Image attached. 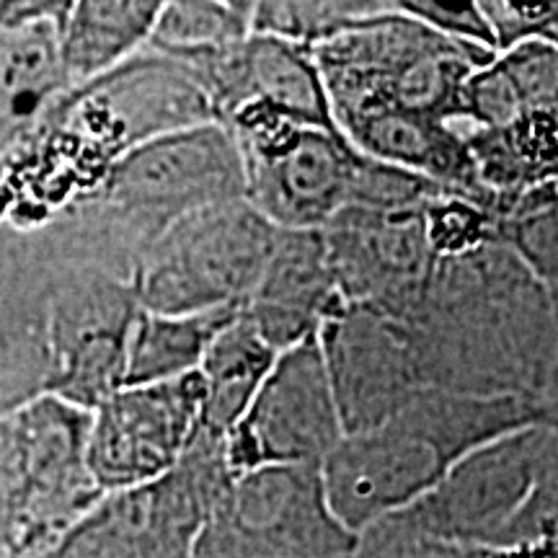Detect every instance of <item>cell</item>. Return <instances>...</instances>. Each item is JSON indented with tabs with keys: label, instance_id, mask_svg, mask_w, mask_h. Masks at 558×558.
<instances>
[{
	"label": "cell",
	"instance_id": "obj_1",
	"mask_svg": "<svg viewBox=\"0 0 558 558\" xmlns=\"http://www.w3.org/2000/svg\"><path fill=\"white\" fill-rule=\"evenodd\" d=\"M218 122L184 62L140 52L104 78L73 88L0 160V222L39 230L90 205L124 156L169 132Z\"/></svg>",
	"mask_w": 558,
	"mask_h": 558
},
{
	"label": "cell",
	"instance_id": "obj_2",
	"mask_svg": "<svg viewBox=\"0 0 558 558\" xmlns=\"http://www.w3.org/2000/svg\"><path fill=\"white\" fill-rule=\"evenodd\" d=\"M407 320L429 388L546 407L558 344L554 300L501 241L439 259Z\"/></svg>",
	"mask_w": 558,
	"mask_h": 558
},
{
	"label": "cell",
	"instance_id": "obj_3",
	"mask_svg": "<svg viewBox=\"0 0 558 558\" xmlns=\"http://www.w3.org/2000/svg\"><path fill=\"white\" fill-rule=\"evenodd\" d=\"M535 424H554L535 401L427 388L388 422L341 439L324 463L326 497L360 535L422 501L473 450Z\"/></svg>",
	"mask_w": 558,
	"mask_h": 558
},
{
	"label": "cell",
	"instance_id": "obj_4",
	"mask_svg": "<svg viewBox=\"0 0 558 558\" xmlns=\"http://www.w3.org/2000/svg\"><path fill=\"white\" fill-rule=\"evenodd\" d=\"M465 132L488 207L507 220L558 184V45L525 41L465 83Z\"/></svg>",
	"mask_w": 558,
	"mask_h": 558
},
{
	"label": "cell",
	"instance_id": "obj_5",
	"mask_svg": "<svg viewBox=\"0 0 558 558\" xmlns=\"http://www.w3.org/2000/svg\"><path fill=\"white\" fill-rule=\"evenodd\" d=\"M279 233L246 199L173 222L132 269L140 308L169 316L243 308L275 256Z\"/></svg>",
	"mask_w": 558,
	"mask_h": 558
},
{
	"label": "cell",
	"instance_id": "obj_6",
	"mask_svg": "<svg viewBox=\"0 0 558 558\" xmlns=\"http://www.w3.org/2000/svg\"><path fill=\"white\" fill-rule=\"evenodd\" d=\"M246 199V173L233 132L220 122L194 124L148 140L124 156L90 205H99L132 256L173 222L202 209Z\"/></svg>",
	"mask_w": 558,
	"mask_h": 558
},
{
	"label": "cell",
	"instance_id": "obj_7",
	"mask_svg": "<svg viewBox=\"0 0 558 558\" xmlns=\"http://www.w3.org/2000/svg\"><path fill=\"white\" fill-rule=\"evenodd\" d=\"M230 484L226 439L199 427L177 469L153 484L104 494L45 558H194Z\"/></svg>",
	"mask_w": 558,
	"mask_h": 558
},
{
	"label": "cell",
	"instance_id": "obj_8",
	"mask_svg": "<svg viewBox=\"0 0 558 558\" xmlns=\"http://www.w3.org/2000/svg\"><path fill=\"white\" fill-rule=\"evenodd\" d=\"M246 173V202L279 230H324L354 202L365 156L337 128H311L262 109L226 122Z\"/></svg>",
	"mask_w": 558,
	"mask_h": 558
},
{
	"label": "cell",
	"instance_id": "obj_9",
	"mask_svg": "<svg viewBox=\"0 0 558 558\" xmlns=\"http://www.w3.org/2000/svg\"><path fill=\"white\" fill-rule=\"evenodd\" d=\"M357 541L333 514L324 469L275 465L233 478L194 558H354Z\"/></svg>",
	"mask_w": 558,
	"mask_h": 558
},
{
	"label": "cell",
	"instance_id": "obj_10",
	"mask_svg": "<svg viewBox=\"0 0 558 558\" xmlns=\"http://www.w3.org/2000/svg\"><path fill=\"white\" fill-rule=\"evenodd\" d=\"M347 437L320 339L284 349L254 403L226 437L233 478L275 465L324 469Z\"/></svg>",
	"mask_w": 558,
	"mask_h": 558
},
{
	"label": "cell",
	"instance_id": "obj_11",
	"mask_svg": "<svg viewBox=\"0 0 558 558\" xmlns=\"http://www.w3.org/2000/svg\"><path fill=\"white\" fill-rule=\"evenodd\" d=\"M554 424H535L473 450L403 514L424 533L476 548H507L538 492Z\"/></svg>",
	"mask_w": 558,
	"mask_h": 558
},
{
	"label": "cell",
	"instance_id": "obj_12",
	"mask_svg": "<svg viewBox=\"0 0 558 558\" xmlns=\"http://www.w3.org/2000/svg\"><path fill=\"white\" fill-rule=\"evenodd\" d=\"M11 418L24 478L13 556L45 558L104 497L88 463L90 411L39 396Z\"/></svg>",
	"mask_w": 558,
	"mask_h": 558
},
{
	"label": "cell",
	"instance_id": "obj_13",
	"mask_svg": "<svg viewBox=\"0 0 558 558\" xmlns=\"http://www.w3.org/2000/svg\"><path fill=\"white\" fill-rule=\"evenodd\" d=\"M140 300L132 277L107 267L54 279L47 396L94 411L124 386L128 341Z\"/></svg>",
	"mask_w": 558,
	"mask_h": 558
},
{
	"label": "cell",
	"instance_id": "obj_14",
	"mask_svg": "<svg viewBox=\"0 0 558 558\" xmlns=\"http://www.w3.org/2000/svg\"><path fill=\"white\" fill-rule=\"evenodd\" d=\"M205 383L190 378L122 386L90 411L88 463L104 494L163 478L202 427Z\"/></svg>",
	"mask_w": 558,
	"mask_h": 558
},
{
	"label": "cell",
	"instance_id": "obj_15",
	"mask_svg": "<svg viewBox=\"0 0 558 558\" xmlns=\"http://www.w3.org/2000/svg\"><path fill=\"white\" fill-rule=\"evenodd\" d=\"M424 207L352 205L324 228L333 277L347 305L409 318L424 300L437 256Z\"/></svg>",
	"mask_w": 558,
	"mask_h": 558
},
{
	"label": "cell",
	"instance_id": "obj_16",
	"mask_svg": "<svg viewBox=\"0 0 558 558\" xmlns=\"http://www.w3.org/2000/svg\"><path fill=\"white\" fill-rule=\"evenodd\" d=\"M318 339L347 435L388 422L429 388L407 318L347 305Z\"/></svg>",
	"mask_w": 558,
	"mask_h": 558
},
{
	"label": "cell",
	"instance_id": "obj_17",
	"mask_svg": "<svg viewBox=\"0 0 558 558\" xmlns=\"http://www.w3.org/2000/svg\"><path fill=\"white\" fill-rule=\"evenodd\" d=\"M173 60L192 70L220 124L243 109H262L311 128H337L316 54L298 41L251 34L226 50Z\"/></svg>",
	"mask_w": 558,
	"mask_h": 558
},
{
	"label": "cell",
	"instance_id": "obj_18",
	"mask_svg": "<svg viewBox=\"0 0 558 558\" xmlns=\"http://www.w3.org/2000/svg\"><path fill=\"white\" fill-rule=\"evenodd\" d=\"M70 5L0 3V160L73 90L60 52V26Z\"/></svg>",
	"mask_w": 558,
	"mask_h": 558
},
{
	"label": "cell",
	"instance_id": "obj_19",
	"mask_svg": "<svg viewBox=\"0 0 558 558\" xmlns=\"http://www.w3.org/2000/svg\"><path fill=\"white\" fill-rule=\"evenodd\" d=\"M344 308L324 230H282L275 256L243 313L284 352L318 337Z\"/></svg>",
	"mask_w": 558,
	"mask_h": 558
},
{
	"label": "cell",
	"instance_id": "obj_20",
	"mask_svg": "<svg viewBox=\"0 0 558 558\" xmlns=\"http://www.w3.org/2000/svg\"><path fill=\"white\" fill-rule=\"evenodd\" d=\"M163 3L158 0H81L60 26V52L73 88L128 65L148 50Z\"/></svg>",
	"mask_w": 558,
	"mask_h": 558
},
{
	"label": "cell",
	"instance_id": "obj_21",
	"mask_svg": "<svg viewBox=\"0 0 558 558\" xmlns=\"http://www.w3.org/2000/svg\"><path fill=\"white\" fill-rule=\"evenodd\" d=\"M279 354L282 352L256 329L246 313L241 311L230 320L209 344L199 367L205 383L202 429L226 439L254 403Z\"/></svg>",
	"mask_w": 558,
	"mask_h": 558
},
{
	"label": "cell",
	"instance_id": "obj_22",
	"mask_svg": "<svg viewBox=\"0 0 558 558\" xmlns=\"http://www.w3.org/2000/svg\"><path fill=\"white\" fill-rule=\"evenodd\" d=\"M243 308H220L190 316L140 311L128 341L124 386L171 383L199 373L209 344Z\"/></svg>",
	"mask_w": 558,
	"mask_h": 558
},
{
	"label": "cell",
	"instance_id": "obj_23",
	"mask_svg": "<svg viewBox=\"0 0 558 558\" xmlns=\"http://www.w3.org/2000/svg\"><path fill=\"white\" fill-rule=\"evenodd\" d=\"M254 13L246 0H173L163 3L148 47L169 58L226 50L254 34Z\"/></svg>",
	"mask_w": 558,
	"mask_h": 558
},
{
	"label": "cell",
	"instance_id": "obj_24",
	"mask_svg": "<svg viewBox=\"0 0 558 558\" xmlns=\"http://www.w3.org/2000/svg\"><path fill=\"white\" fill-rule=\"evenodd\" d=\"M386 3L362 0H324V3H256L254 34H269L316 50L318 45L339 37L360 19L373 16Z\"/></svg>",
	"mask_w": 558,
	"mask_h": 558
},
{
	"label": "cell",
	"instance_id": "obj_25",
	"mask_svg": "<svg viewBox=\"0 0 558 558\" xmlns=\"http://www.w3.org/2000/svg\"><path fill=\"white\" fill-rule=\"evenodd\" d=\"M499 241L525 262L546 288L558 284V184L527 194L501 220Z\"/></svg>",
	"mask_w": 558,
	"mask_h": 558
},
{
	"label": "cell",
	"instance_id": "obj_26",
	"mask_svg": "<svg viewBox=\"0 0 558 558\" xmlns=\"http://www.w3.org/2000/svg\"><path fill=\"white\" fill-rule=\"evenodd\" d=\"M427 239L437 259H458L499 241L501 220L463 194L442 192L424 207Z\"/></svg>",
	"mask_w": 558,
	"mask_h": 558
},
{
	"label": "cell",
	"instance_id": "obj_27",
	"mask_svg": "<svg viewBox=\"0 0 558 558\" xmlns=\"http://www.w3.org/2000/svg\"><path fill=\"white\" fill-rule=\"evenodd\" d=\"M492 550L463 546L424 533L403 512L369 525L360 533L354 558H488Z\"/></svg>",
	"mask_w": 558,
	"mask_h": 558
},
{
	"label": "cell",
	"instance_id": "obj_28",
	"mask_svg": "<svg viewBox=\"0 0 558 558\" xmlns=\"http://www.w3.org/2000/svg\"><path fill=\"white\" fill-rule=\"evenodd\" d=\"M481 11L486 13L497 54L514 50L525 41H550L558 45V3L518 5L505 0H484Z\"/></svg>",
	"mask_w": 558,
	"mask_h": 558
},
{
	"label": "cell",
	"instance_id": "obj_29",
	"mask_svg": "<svg viewBox=\"0 0 558 558\" xmlns=\"http://www.w3.org/2000/svg\"><path fill=\"white\" fill-rule=\"evenodd\" d=\"M396 9L424 24L427 29L442 34V37L484 47V50L497 54V39H494L486 13L481 11V3L445 5L435 3V0H403V3H396Z\"/></svg>",
	"mask_w": 558,
	"mask_h": 558
},
{
	"label": "cell",
	"instance_id": "obj_30",
	"mask_svg": "<svg viewBox=\"0 0 558 558\" xmlns=\"http://www.w3.org/2000/svg\"><path fill=\"white\" fill-rule=\"evenodd\" d=\"M24 505V478H21V458L16 429L11 414L0 416V554L13 556L16 533Z\"/></svg>",
	"mask_w": 558,
	"mask_h": 558
},
{
	"label": "cell",
	"instance_id": "obj_31",
	"mask_svg": "<svg viewBox=\"0 0 558 558\" xmlns=\"http://www.w3.org/2000/svg\"><path fill=\"white\" fill-rule=\"evenodd\" d=\"M550 290V300H554V313H556V333H558V284H554ZM546 407L550 411V418L554 424L558 422V344H556V360H554V373H550V383H548V393H546Z\"/></svg>",
	"mask_w": 558,
	"mask_h": 558
},
{
	"label": "cell",
	"instance_id": "obj_32",
	"mask_svg": "<svg viewBox=\"0 0 558 558\" xmlns=\"http://www.w3.org/2000/svg\"><path fill=\"white\" fill-rule=\"evenodd\" d=\"M541 546L546 548V554L550 556V558H558V522L554 527L548 530L546 535H543V541H541Z\"/></svg>",
	"mask_w": 558,
	"mask_h": 558
},
{
	"label": "cell",
	"instance_id": "obj_33",
	"mask_svg": "<svg viewBox=\"0 0 558 558\" xmlns=\"http://www.w3.org/2000/svg\"><path fill=\"white\" fill-rule=\"evenodd\" d=\"M0 558H11V556H5V554H0Z\"/></svg>",
	"mask_w": 558,
	"mask_h": 558
}]
</instances>
